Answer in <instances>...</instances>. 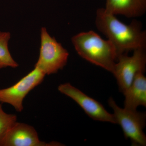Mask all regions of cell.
<instances>
[{
    "label": "cell",
    "instance_id": "3",
    "mask_svg": "<svg viewBox=\"0 0 146 146\" xmlns=\"http://www.w3.org/2000/svg\"><path fill=\"white\" fill-rule=\"evenodd\" d=\"M69 55L67 50L54 37L50 36L46 29L42 27L39 58L35 67L46 75L55 74L66 65Z\"/></svg>",
    "mask_w": 146,
    "mask_h": 146
},
{
    "label": "cell",
    "instance_id": "2",
    "mask_svg": "<svg viewBox=\"0 0 146 146\" xmlns=\"http://www.w3.org/2000/svg\"><path fill=\"white\" fill-rule=\"evenodd\" d=\"M72 41L80 57L112 73L117 54L115 46L110 40H105L91 31L76 35L73 36Z\"/></svg>",
    "mask_w": 146,
    "mask_h": 146
},
{
    "label": "cell",
    "instance_id": "7",
    "mask_svg": "<svg viewBox=\"0 0 146 146\" xmlns=\"http://www.w3.org/2000/svg\"><path fill=\"white\" fill-rule=\"evenodd\" d=\"M58 89L60 93L74 101L91 119L117 124L113 114L108 112L101 104L73 86L71 84H60Z\"/></svg>",
    "mask_w": 146,
    "mask_h": 146
},
{
    "label": "cell",
    "instance_id": "4",
    "mask_svg": "<svg viewBox=\"0 0 146 146\" xmlns=\"http://www.w3.org/2000/svg\"><path fill=\"white\" fill-rule=\"evenodd\" d=\"M108 103L113 110L117 124L121 125L125 138L130 139L132 145L146 146V136L143 130L146 125V113L121 108L112 98H110Z\"/></svg>",
    "mask_w": 146,
    "mask_h": 146
},
{
    "label": "cell",
    "instance_id": "12",
    "mask_svg": "<svg viewBox=\"0 0 146 146\" xmlns=\"http://www.w3.org/2000/svg\"><path fill=\"white\" fill-rule=\"evenodd\" d=\"M17 116L6 113L0 102V142L9 129L17 122Z\"/></svg>",
    "mask_w": 146,
    "mask_h": 146
},
{
    "label": "cell",
    "instance_id": "9",
    "mask_svg": "<svg viewBox=\"0 0 146 146\" xmlns=\"http://www.w3.org/2000/svg\"><path fill=\"white\" fill-rule=\"evenodd\" d=\"M106 11L128 18L143 16L146 11V0H106Z\"/></svg>",
    "mask_w": 146,
    "mask_h": 146
},
{
    "label": "cell",
    "instance_id": "6",
    "mask_svg": "<svg viewBox=\"0 0 146 146\" xmlns=\"http://www.w3.org/2000/svg\"><path fill=\"white\" fill-rule=\"evenodd\" d=\"M46 76L38 68L35 67L31 72L10 87L0 89V102L12 106L16 111L24 109L23 102L31 90L42 83Z\"/></svg>",
    "mask_w": 146,
    "mask_h": 146
},
{
    "label": "cell",
    "instance_id": "10",
    "mask_svg": "<svg viewBox=\"0 0 146 146\" xmlns=\"http://www.w3.org/2000/svg\"><path fill=\"white\" fill-rule=\"evenodd\" d=\"M144 73H138L130 86L123 93L125 109L136 110L139 106L146 107V78Z\"/></svg>",
    "mask_w": 146,
    "mask_h": 146
},
{
    "label": "cell",
    "instance_id": "1",
    "mask_svg": "<svg viewBox=\"0 0 146 146\" xmlns=\"http://www.w3.org/2000/svg\"><path fill=\"white\" fill-rule=\"evenodd\" d=\"M95 22L97 29L115 46L117 57L129 51L146 48V32L139 21L133 20L126 25L104 8H100L97 10Z\"/></svg>",
    "mask_w": 146,
    "mask_h": 146
},
{
    "label": "cell",
    "instance_id": "8",
    "mask_svg": "<svg viewBox=\"0 0 146 146\" xmlns=\"http://www.w3.org/2000/svg\"><path fill=\"white\" fill-rule=\"evenodd\" d=\"M60 143H46L41 141L33 127L17 122L6 133L0 142V146H63Z\"/></svg>",
    "mask_w": 146,
    "mask_h": 146
},
{
    "label": "cell",
    "instance_id": "5",
    "mask_svg": "<svg viewBox=\"0 0 146 146\" xmlns=\"http://www.w3.org/2000/svg\"><path fill=\"white\" fill-rule=\"evenodd\" d=\"M117 61L112 74L117 80L120 91L123 93L130 86L138 73L145 71L146 48L134 50L132 56H128L127 53L120 55Z\"/></svg>",
    "mask_w": 146,
    "mask_h": 146
},
{
    "label": "cell",
    "instance_id": "11",
    "mask_svg": "<svg viewBox=\"0 0 146 146\" xmlns=\"http://www.w3.org/2000/svg\"><path fill=\"white\" fill-rule=\"evenodd\" d=\"M10 38V33L0 32V69L7 67L16 68L18 66L9 50L8 42Z\"/></svg>",
    "mask_w": 146,
    "mask_h": 146
}]
</instances>
